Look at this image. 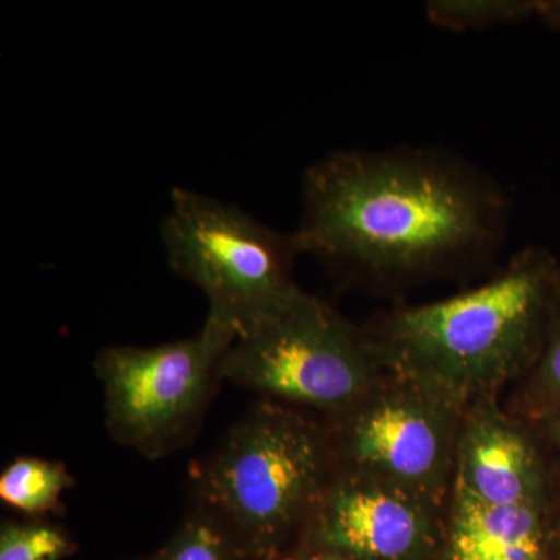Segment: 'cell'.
<instances>
[{
    "mask_svg": "<svg viewBox=\"0 0 560 560\" xmlns=\"http://www.w3.org/2000/svg\"><path fill=\"white\" fill-rule=\"evenodd\" d=\"M302 194L301 254L378 282L470 267L506 231L499 184L444 151H337L308 168Z\"/></svg>",
    "mask_w": 560,
    "mask_h": 560,
    "instance_id": "6da1fadb",
    "label": "cell"
},
{
    "mask_svg": "<svg viewBox=\"0 0 560 560\" xmlns=\"http://www.w3.org/2000/svg\"><path fill=\"white\" fill-rule=\"evenodd\" d=\"M559 294L560 265L529 248L477 289L397 308L366 329L390 374L463 415L528 374Z\"/></svg>",
    "mask_w": 560,
    "mask_h": 560,
    "instance_id": "7a4b0ae2",
    "label": "cell"
},
{
    "mask_svg": "<svg viewBox=\"0 0 560 560\" xmlns=\"http://www.w3.org/2000/svg\"><path fill=\"white\" fill-rule=\"evenodd\" d=\"M318 418L260 400L190 469L195 506L224 526L249 560H280L334 475Z\"/></svg>",
    "mask_w": 560,
    "mask_h": 560,
    "instance_id": "3957f363",
    "label": "cell"
},
{
    "mask_svg": "<svg viewBox=\"0 0 560 560\" xmlns=\"http://www.w3.org/2000/svg\"><path fill=\"white\" fill-rule=\"evenodd\" d=\"M388 375L370 330L304 290L242 330L221 364L223 381L323 422Z\"/></svg>",
    "mask_w": 560,
    "mask_h": 560,
    "instance_id": "277c9868",
    "label": "cell"
},
{
    "mask_svg": "<svg viewBox=\"0 0 560 560\" xmlns=\"http://www.w3.org/2000/svg\"><path fill=\"white\" fill-rule=\"evenodd\" d=\"M168 264L208 298L209 315L237 335L300 293L293 234H280L245 210L198 194L173 189L162 221Z\"/></svg>",
    "mask_w": 560,
    "mask_h": 560,
    "instance_id": "5b68a950",
    "label": "cell"
},
{
    "mask_svg": "<svg viewBox=\"0 0 560 560\" xmlns=\"http://www.w3.org/2000/svg\"><path fill=\"white\" fill-rule=\"evenodd\" d=\"M237 330L209 315L194 337L156 346H110L94 361L114 441L145 458L167 455L208 407Z\"/></svg>",
    "mask_w": 560,
    "mask_h": 560,
    "instance_id": "8992f818",
    "label": "cell"
},
{
    "mask_svg": "<svg viewBox=\"0 0 560 560\" xmlns=\"http://www.w3.org/2000/svg\"><path fill=\"white\" fill-rule=\"evenodd\" d=\"M460 412L390 374L326 427L335 470L404 486L448 504Z\"/></svg>",
    "mask_w": 560,
    "mask_h": 560,
    "instance_id": "52a82bcc",
    "label": "cell"
},
{
    "mask_svg": "<svg viewBox=\"0 0 560 560\" xmlns=\"http://www.w3.org/2000/svg\"><path fill=\"white\" fill-rule=\"evenodd\" d=\"M447 508L404 486L335 470L302 533L300 550L416 560L430 550Z\"/></svg>",
    "mask_w": 560,
    "mask_h": 560,
    "instance_id": "ba28073f",
    "label": "cell"
},
{
    "mask_svg": "<svg viewBox=\"0 0 560 560\" xmlns=\"http://www.w3.org/2000/svg\"><path fill=\"white\" fill-rule=\"evenodd\" d=\"M453 488L493 506L550 511L556 497L533 430L499 399L478 401L463 412Z\"/></svg>",
    "mask_w": 560,
    "mask_h": 560,
    "instance_id": "9c48e42d",
    "label": "cell"
},
{
    "mask_svg": "<svg viewBox=\"0 0 560 560\" xmlns=\"http://www.w3.org/2000/svg\"><path fill=\"white\" fill-rule=\"evenodd\" d=\"M550 511L493 506L452 489L448 560H544Z\"/></svg>",
    "mask_w": 560,
    "mask_h": 560,
    "instance_id": "30bf717a",
    "label": "cell"
},
{
    "mask_svg": "<svg viewBox=\"0 0 560 560\" xmlns=\"http://www.w3.org/2000/svg\"><path fill=\"white\" fill-rule=\"evenodd\" d=\"M73 486L68 467L58 460L22 456L0 475V499L28 518L57 511L61 497Z\"/></svg>",
    "mask_w": 560,
    "mask_h": 560,
    "instance_id": "8fae6325",
    "label": "cell"
},
{
    "mask_svg": "<svg viewBox=\"0 0 560 560\" xmlns=\"http://www.w3.org/2000/svg\"><path fill=\"white\" fill-rule=\"evenodd\" d=\"M139 560H249L230 533L201 508H191L186 521L160 550Z\"/></svg>",
    "mask_w": 560,
    "mask_h": 560,
    "instance_id": "7c38bea8",
    "label": "cell"
},
{
    "mask_svg": "<svg viewBox=\"0 0 560 560\" xmlns=\"http://www.w3.org/2000/svg\"><path fill=\"white\" fill-rule=\"evenodd\" d=\"M427 18L448 31H482L537 16L539 0H433Z\"/></svg>",
    "mask_w": 560,
    "mask_h": 560,
    "instance_id": "4fadbf2b",
    "label": "cell"
},
{
    "mask_svg": "<svg viewBox=\"0 0 560 560\" xmlns=\"http://www.w3.org/2000/svg\"><path fill=\"white\" fill-rule=\"evenodd\" d=\"M508 410L522 419L560 407V294L539 359L517 383Z\"/></svg>",
    "mask_w": 560,
    "mask_h": 560,
    "instance_id": "5bb4252c",
    "label": "cell"
},
{
    "mask_svg": "<svg viewBox=\"0 0 560 560\" xmlns=\"http://www.w3.org/2000/svg\"><path fill=\"white\" fill-rule=\"evenodd\" d=\"M75 551L68 530L43 518L3 522L0 560H62Z\"/></svg>",
    "mask_w": 560,
    "mask_h": 560,
    "instance_id": "9a60e30c",
    "label": "cell"
},
{
    "mask_svg": "<svg viewBox=\"0 0 560 560\" xmlns=\"http://www.w3.org/2000/svg\"><path fill=\"white\" fill-rule=\"evenodd\" d=\"M523 420H526L539 442L545 459H547L548 469L551 471L555 488L560 486V407Z\"/></svg>",
    "mask_w": 560,
    "mask_h": 560,
    "instance_id": "2e32d148",
    "label": "cell"
},
{
    "mask_svg": "<svg viewBox=\"0 0 560 560\" xmlns=\"http://www.w3.org/2000/svg\"><path fill=\"white\" fill-rule=\"evenodd\" d=\"M537 18L560 32V0H539Z\"/></svg>",
    "mask_w": 560,
    "mask_h": 560,
    "instance_id": "e0dca14e",
    "label": "cell"
},
{
    "mask_svg": "<svg viewBox=\"0 0 560 560\" xmlns=\"http://www.w3.org/2000/svg\"><path fill=\"white\" fill-rule=\"evenodd\" d=\"M280 560H361L350 558V556L338 555V552L316 551V550H298L289 556H283Z\"/></svg>",
    "mask_w": 560,
    "mask_h": 560,
    "instance_id": "ac0fdd59",
    "label": "cell"
},
{
    "mask_svg": "<svg viewBox=\"0 0 560 560\" xmlns=\"http://www.w3.org/2000/svg\"><path fill=\"white\" fill-rule=\"evenodd\" d=\"M550 517H555L556 521H558L560 533V492L556 493L555 500H552L550 508Z\"/></svg>",
    "mask_w": 560,
    "mask_h": 560,
    "instance_id": "d6986e66",
    "label": "cell"
}]
</instances>
